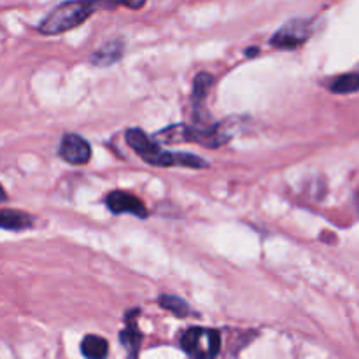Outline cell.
I'll list each match as a JSON object with an SVG mask.
<instances>
[{"label": "cell", "mask_w": 359, "mask_h": 359, "mask_svg": "<svg viewBox=\"0 0 359 359\" xmlns=\"http://www.w3.org/2000/svg\"><path fill=\"white\" fill-rule=\"evenodd\" d=\"M2 200H6V191H4V188L0 186V202H2Z\"/></svg>", "instance_id": "14"}, {"label": "cell", "mask_w": 359, "mask_h": 359, "mask_svg": "<svg viewBox=\"0 0 359 359\" xmlns=\"http://www.w3.org/2000/svg\"><path fill=\"white\" fill-rule=\"evenodd\" d=\"M60 156L70 165H84L90 161L91 147L86 139L76 133H69L60 144Z\"/></svg>", "instance_id": "5"}, {"label": "cell", "mask_w": 359, "mask_h": 359, "mask_svg": "<svg viewBox=\"0 0 359 359\" xmlns=\"http://www.w3.org/2000/svg\"><path fill=\"white\" fill-rule=\"evenodd\" d=\"M32 226V217L20 210H0V228L4 230H25Z\"/></svg>", "instance_id": "9"}, {"label": "cell", "mask_w": 359, "mask_h": 359, "mask_svg": "<svg viewBox=\"0 0 359 359\" xmlns=\"http://www.w3.org/2000/svg\"><path fill=\"white\" fill-rule=\"evenodd\" d=\"M81 353L86 359H105L109 354V344L98 335H86L81 342Z\"/></svg>", "instance_id": "8"}, {"label": "cell", "mask_w": 359, "mask_h": 359, "mask_svg": "<svg viewBox=\"0 0 359 359\" xmlns=\"http://www.w3.org/2000/svg\"><path fill=\"white\" fill-rule=\"evenodd\" d=\"M123 49H125L123 41H111L105 46H102L97 53H93L91 60H93V63H97L98 67L112 65V63L118 62V60L121 58Z\"/></svg>", "instance_id": "7"}, {"label": "cell", "mask_w": 359, "mask_h": 359, "mask_svg": "<svg viewBox=\"0 0 359 359\" xmlns=\"http://www.w3.org/2000/svg\"><path fill=\"white\" fill-rule=\"evenodd\" d=\"M181 347L193 359H214L219 354L221 337L216 330L191 328L182 335Z\"/></svg>", "instance_id": "3"}, {"label": "cell", "mask_w": 359, "mask_h": 359, "mask_svg": "<svg viewBox=\"0 0 359 359\" xmlns=\"http://www.w3.org/2000/svg\"><path fill=\"white\" fill-rule=\"evenodd\" d=\"M158 304H160V307L174 312V314L179 316V318H184V316H188L189 312H191L189 311V305L186 304L184 300H181V298L177 297H172V294H161Z\"/></svg>", "instance_id": "11"}, {"label": "cell", "mask_w": 359, "mask_h": 359, "mask_svg": "<svg viewBox=\"0 0 359 359\" xmlns=\"http://www.w3.org/2000/svg\"><path fill=\"white\" fill-rule=\"evenodd\" d=\"M119 340H121L123 346L128 349L130 353V358H135V354L139 353V347H140V340H142V337H140L139 330L135 328L133 325H130L128 328L125 330V332L119 333Z\"/></svg>", "instance_id": "12"}, {"label": "cell", "mask_w": 359, "mask_h": 359, "mask_svg": "<svg viewBox=\"0 0 359 359\" xmlns=\"http://www.w3.org/2000/svg\"><path fill=\"white\" fill-rule=\"evenodd\" d=\"M126 142L128 146L142 158L144 161L151 165H156V167H172V165H181V167L188 168H207V163L203 158L195 156V154L189 153H168L163 151L158 142H154L153 139L146 135L142 130L132 128L126 132Z\"/></svg>", "instance_id": "1"}, {"label": "cell", "mask_w": 359, "mask_h": 359, "mask_svg": "<svg viewBox=\"0 0 359 359\" xmlns=\"http://www.w3.org/2000/svg\"><path fill=\"white\" fill-rule=\"evenodd\" d=\"M109 209L114 214H132L137 217H147V210L144 203L137 196L126 191H112L105 198Z\"/></svg>", "instance_id": "6"}, {"label": "cell", "mask_w": 359, "mask_h": 359, "mask_svg": "<svg viewBox=\"0 0 359 359\" xmlns=\"http://www.w3.org/2000/svg\"><path fill=\"white\" fill-rule=\"evenodd\" d=\"M312 32H314V28H312L311 21L307 20L287 21V23L284 25L276 35H273L270 44L283 49L298 48V46H302L309 37H311Z\"/></svg>", "instance_id": "4"}, {"label": "cell", "mask_w": 359, "mask_h": 359, "mask_svg": "<svg viewBox=\"0 0 359 359\" xmlns=\"http://www.w3.org/2000/svg\"><path fill=\"white\" fill-rule=\"evenodd\" d=\"M214 83V77L207 72H200L193 81V102H202L209 93L210 86Z\"/></svg>", "instance_id": "13"}, {"label": "cell", "mask_w": 359, "mask_h": 359, "mask_svg": "<svg viewBox=\"0 0 359 359\" xmlns=\"http://www.w3.org/2000/svg\"><path fill=\"white\" fill-rule=\"evenodd\" d=\"M330 90L339 95H349L359 91V74H346L330 84Z\"/></svg>", "instance_id": "10"}, {"label": "cell", "mask_w": 359, "mask_h": 359, "mask_svg": "<svg viewBox=\"0 0 359 359\" xmlns=\"http://www.w3.org/2000/svg\"><path fill=\"white\" fill-rule=\"evenodd\" d=\"M97 4L93 2H65L51 11L39 25V32L44 35H58L79 27L88 20Z\"/></svg>", "instance_id": "2"}]
</instances>
